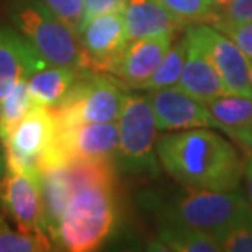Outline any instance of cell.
Returning <instances> with one entry per match:
<instances>
[{
	"label": "cell",
	"instance_id": "obj_30",
	"mask_svg": "<svg viewBox=\"0 0 252 252\" xmlns=\"http://www.w3.org/2000/svg\"><path fill=\"white\" fill-rule=\"evenodd\" d=\"M5 175H7V160H5V153L0 149V193H2Z\"/></svg>",
	"mask_w": 252,
	"mask_h": 252
},
{
	"label": "cell",
	"instance_id": "obj_17",
	"mask_svg": "<svg viewBox=\"0 0 252 252\" xmlns=\"http://www.w3.org/2000/svg\"><path fill=\"white\" fill-rule=\"evenodd\" d=\"M160 249L175 252H221L213 236L185 224L164 221L159 229Z\"/></svg>",
	"mask_w": 252,
	"mask_h": 252
},
{
	"label": "cell",
	"instance_id": "obj_19",
	"mask_svg": "<svg viewBox=\"0 0 252 252\" xmlns=\"http://www.w3.org/2000/svg\"><path fill=\"white\" fill-rule=\"evenodd\" d=\"M36 107L27 80H20L10 92L0 98V141Z\"/></svg>",
	"mask_w": 252,
	"mask_h": 252
},
{
	"label": "cell",
	"instance_id": "obj_31",
	"mask_svg": "<svg viewBox=\"0 0 252 252\" xmlns=\"http://www.w3.org/2000/svg\"><path fill=\"white\" fill-rule=\"evenodd\" d=\"M228 2H229V0H208V3L213 8H218V7H221V5H224V3H228Z\"/></svg>",
	"mask_w": 252,
	"mask_h": 252
},
{
	"label": "cell",
	"instance_id": "obj_15",
	"mask_svg": "<svg viewBox=\"0 0 252 252\" xmlns=\"http://www.w3.org/2000/svg\"><path fill=\"white\" fill-rule=\"evenodd\" d=\"M44 64L48 63L22 34L0 28V98Z\"/></svg>",
	"mask_w": 252,
	"mask_h": 252
},
{
	"label": "cell",
	"instance_id": "obj_5",
	"mask_svg": "<svg viewBox=\"0 0 252 252\" xmlns=\"http://www.w3.org/2000/svg\"><path fill=\"white\" fill-rule=\"evenodd\" d=\"M167 210L164 221L185 224L216 239L252 215V206L233 190L191 189Z\"/></svg>",
	"mask_w": 252,
	"mask_h": 252
},
{
	"label": "cell",
	"instance_id": "obj_26",
	"mask_svg": "<svg viewBox=\"0 0 252 252\" xmlns=\"http://www.w3.org/2000/svg\"><path fill=\"white\" fill-rule=\"evenodd\" d=\"M218 32L224 33L226 36L231 38L238 44L249 59H252V22L248 23H220L215 25Z\"/></svg>",
	"mask_w": 252,
	"mask_h": 252
},
{
	"label": "cell",
	"instance_id": "obj_24",
	"mask_svg": "<svg viewBox=\"0 0 252 252\" xmlns=\"http://www.w3.org/2000/svg\"><path fill=\"white\" fill-rule=\"evenodd\" d=\"M56 17L75 33H80L85 22V0H41Z\"/></svg>",
	"mask_w": 252,
	"mask_h": 252
},
{
	"label": "cell",
	"instance_id": "obj_21",
	"mask_svg": "<svg viewBox=\"0 0 252 252\" xmlns=\"http://www.w3.org/2000/svg\"><path fill=\"white\" fill-rule=\"evenodd\" d=\"M53 249L46 233H25L12 229L0 216V252H44Z\"/></svg>",
	"mask_w": 252,
	"mask_h": 252
},
{
	"label": "cell",
	"instance_id": "obj_28",
	"mask_svg": "<svg viewBox=\"0 0 252 252\" xmlns=\"http://www.w3.org/2000/svg\"><path fill=\"white\" fill-rule=\"evenodd\" d=\"M224 134H228L246 154L252 158V125L244 126V128H236V129H226Z\"/></svg>",
	"mask_w": 252,
	"mask_h": 252
},
{
	"label": "cell",
	"instance_id": "obj_20",
	"mask_svg": "<svg viewBox=\"0 0 252 252\" xmlns=\"http://www.w3.org/2000/svg\"><path fill=\"white\" fill-rule=\"evenodd\" d=\"M185 58H187V38L185 34L179 41L170 44L167 53L164 54L162 61L156 67L153 75L141 85L144 90H158L164 87H174L177 85L180 74H182Z\"/></svg>",
	"mask_w": 252,
	"mask_h": 252
},
{
	"label": "cell",
	"instance_id": "obj_10",
	"mask_svg": "<svg viewBox=\"0 0 252 252\" xmlns=\"http://www.w3.org/2000/svg\"><path fill=\"white\" fill-rule=\"evenodd\" d=\"M149 102L153 107L158 131H184L191 128H216L218 122L211 117L205 102L191 97L177 85L149 90Z\"/></svg>",
	"mask_w": 252,
	"mask_h": 252
},
{
	"label": "cell",
	"instance_id": "obj_16",
	"mask_svg": "<svg viewBox=\"0 0 252 252\" xmlns=\"http://www.w3.org/2000/svg\"><path fill=\"white\" fill-rule=\"evenodd\" d=\"M80 70L82 69L44 64L32 72L27 79V85L34 103L48 108H54L59 105L77 80Z\"/></svg>",
	"mask_w": 252,
	"mask_h": 252
},
{
	"label": "cell",
	"instance_id": "obj_8",
	"mask_svg": "<svg viewBox=\"0 0 252 252\" xmlns=\"http://www.w3.org/2000/svg\"><path fill=\"white\" fill-rule=\"evenodd\" d=\"M84 69L110 74L126 46L123 10L98 13L85 20L79 33Z\"/></svg>",
	"mask_w": 252,
	"mask_h": 252
},
{
	"label": "cell",
	"instance_id": "obj_11",
	"mask_svg": "<svg viewBox=\"0 0 252 252\" xmlns=\"http://www.w3.org/2000/svg\"><path fill=\"white\" fill-rule=\"evenodd\" d=\"M193 28L223 80L226 94L252 97L249 85V58L233 39L211 25L198 23L193 25Z\"/></svg>",
	"mask_w": 252,
	"mask_h": 252
},
{
	"label": "cell",
	"instance_id": "obj_32",
	"mask_svg": "<svg viewBox=\"0 0 252 252\" xmlns=\"http://www.w3.org/2000/svg\"><path fill=\"white\" fill-rule=\"evenodd\" d=\"M249 85H251V92H252V59H249Z\"/></svg>",
	"mask_w": 252,
	"mask_h": 252
},
{
	"label": "cell",
	"instance_id": "obj_22",
	"mask_svg": "<svg viewBox=\"0 0 252 252\" xmlns=\"http://www.w3.org/2000/svg\"><path fill=\"white\" fill-rule=\"evenodd\" d=\"M175 17L187 23H210L213 7L208 0H158Z\"/></svg>",
	"mask_w": 252,
	"mask_h": 252
},
{
	"label": "cell",
	"instance_id": "obj_12",
	"mask_svg": "<svg viewBox=\"0 0 252 252\" xmlns=\"http://www.w3.org/2000/svg\"><path fill=\"white\" fill-rule=\"evenodd\" d=\"M172 41V36L128 41L115 61L110 74H113L125 85V89H139L153 75Z\"/></svg>",
	"mask_w": 252,
	"mask_h": 252
},
{
	"label": "cell",
	"instance_id": "obj_29",
	"mask_svg": "<svg viewBox=\"0 0 252 252\" xmlns=\"http://www.w3.org/2000/svg\"><path fill=\"white\" fill-rule=\"evenodd\" d=\"M244 182H246V190H248V198H249V203L252 206V158L248 156L244 159Z\"/></svg>",
	"mask_w": 252,
	"mask_h": 252
},
{
	"label": "cell",
	"instance_id": "obj_14",
	"mask_svg": "<svg viewBox=\"0 0 252 252\" xmlns=\"http://www.w3.org/2000/svg\"><path fill=\"white\" fill-rule=\"evenodd\" d=\"M123 20L126 41L156 36L175 38L189 27L158 0H126Z\"/></svg>",
	"mask_w": 252,
	"mask_h": 252
},
{
	"label": "cell",
	"instance_id": "obj_3",
	"mask_svg": "<svg viewBox=\"0 0 252 252\" xmlns=\"http://www.w3.org/2000/svg\"><path fill=\"white\" fill-rule=\"evenodd\" d=\"M8 13L18 33L48 64L84 69L79 34L41 0H12Z\"/></svg>",
	"mask_w": 252,
	"mask_h": 252
},
{
	"label": "cell",
	"instance_id": "obj_2",
	"mask_svg": "<svg viewBox=\"0 0 252 252\" xmlns=\"http://www.w3.org/2000/svg\"><path fill=\"white\" fill-rule=\"evenodd\" d=\"M113 223V185H84L72 193L49 236L65 251L90 252L105 243Z\"/></svg>",
	"mask_w": 252,
	"mask_h": 252
},
{
	"label": "cell",
	"instance_id": "obj_25",
	"mask_svg": "<svg viewBox=\"0 0 252 252\" xmlns=\"http://www.w3.org/2000/svg\"><path fill=\"white\" fill-rule=\"evenodd\" d=\"M252 22V0H229L228 3L213 8L210 25L220 23H248Z\"/></svg>",
	"mask_w": 252,
	"mask_h": 252
},
{
	"label": "cell",
	"instance_id": "obj_27",
	"mask_svg": "<svg viewBox=\"0 0 252 252\" xmlns=\"http://www.w3.org/2000/svg\"><path fill=\"white\" fill-rule=\"evenodd\" d=\"M125 3H126V0H85V20L92 18L98 13L113 12V10H123Z\"/></svg>",
	"mask_w": 252,
	"mask_h": 252
},
{
	"label": "cell",
	"instance_id": "obj_9",
	"mask_svg": "<svg viewBox=\"0 0 252 252\" xmlns=\"http://www.w3.org/2000/svg\"><path fill=\"white\" fill-rule=\"evenodd\" d=\"M0 201L20 231L46 233L41 175L7 169Z\"/></svg>",
	"mask_w": 252,
	"mask_h": 252
},
{
	"label": "cell",
	"instance_id": "obj_6",
	"mask_svg": "<svg viewBox=\"0 0 252 252\" xmlns=\"http://www.w3.org/2000/svg\"><path fill=\"white\" fill-rule=\"evenodd\" d=\"M117 125L120 134V160L136 172H158V125L149 97L125 92Z\"/></svg>",
	"mask_w": 252,
	"mask_h": 252
},
{
	"label": "cell",
	"instance_id": "obj_1",
	"mask_svg": "<svg viewBox=\"0 0 252 252\" xmlns=\"http://www.w3.org/2000/svg\"><path fill=\"white\" fill-rule=\"evenodd\" d=\"M160 165L185 187L234 190L244 160L229 141L208 128H191L162 136L156 144Z\"/></svg>",
	"mask_w": 252,
	"mask_h": 252
},
{
	"label": "cell",
	"instance_id": "obj_18",
	"mask_svg": "<svg viewBox=\"0 0 252 252\" xmlns=\"http://www.w3.org/2000/svg\"><path fill=\"white\" fill-rule=\"evenodd\" d=\"M211 117L220 125V131L244 128L252 125V97L224 94L206 102Z\"/></svg>",
	"mask_w": 252,
	"mask_h": 252
},
{
	"label": "cell",
	"instance_id": "obj_4",
	"mask_svg": "<svg viewBox=\"0 0 252 252\" xmlns=\"http://www.w3.org/2000/svg\"><path fill=\"white\" fill-rule=\"evenodd\" d=\"M125 85L107 72L82 69L65 97L53 110L61 125L117 122L125 95Z\"/></svg>",
	"mask_w": 252,
	"mask_h": 252
},
{
	"label": "cell",
	"instance_id": "obj_13",
	"mask_svg": "<svg viewBox=\"0 0 252 252\" xmlns=\"http://www.w3.org/2000/svg\"><path fill=\"white\" fill-rule=\"evenodd\" d=\"M185 38H187V58L177 87L205 103L220 95H224L226 89L223 80L206 54V49L196 34L193 25L185 30Z\"/></svg>",
	"mask_w": 252,
	"mask_h": 252
},
{
	"label": "cell",
	"instance_id": "obj_7",
	"mask_svg": "<svg viewBox=\"0 0 252 252\" xmlns=\"http://www.w3.org/2000/svg\"><path fill=\"white\" fill-rule=\"evenodd\" d=\"M56 134V118L51 108L36 105L0 143L7 169L41 175V164Z\"/></svg>",
	"mask_w": 252,
	"mask_h": 252
},
{
	"label": "cell",
	"instance_id": "obj_23",
	"mask_svg": "<svg viewBox=\"0 0 252 252\" xmlns=\"http://www.w3.org/2000/svg\"><path fill=\"white\" fill-rule=\"evenodd\" d=\"M224 252H252V215L216 238Z\"/></svg>",
	"mask_w": 252,
	"mask_h": 252
}]
</instances>
